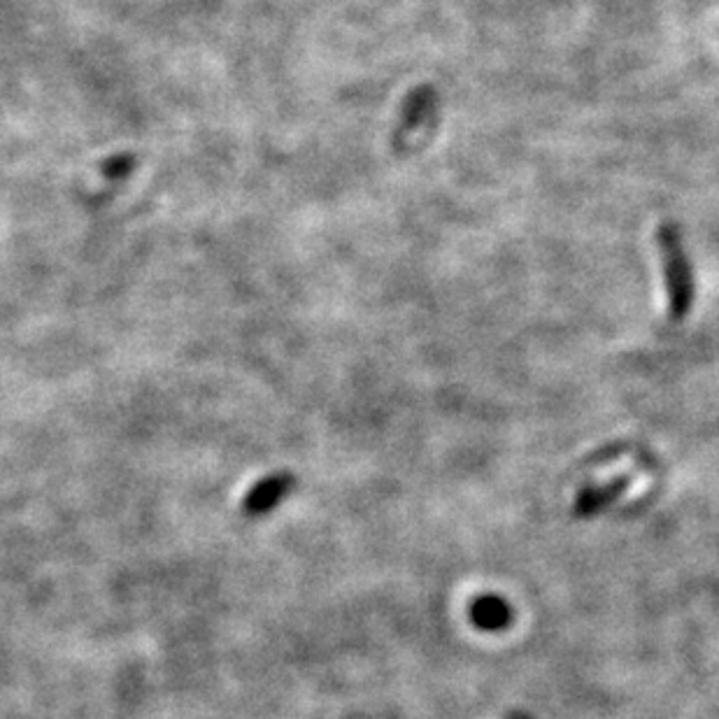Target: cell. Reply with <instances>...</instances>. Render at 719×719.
<instances>
[{"instance_id":"1","label":"cell","mask_w":719,"mask_h":719,"mask_svg":"<svg viewBox=\"0 0 719 719\" xmlns=\"http://www.w3.org/2000/svg\"><path fill=\"white\" fill-rule=\"evenodd\" d=\"M661 270H664V284L668 294V312L673 319H682L694 301V277L692 263L687 259L685 245L678 229L673 224H664L657 236Z\"/></svg>"},{"instance_id":"2","label":"cell","mask_w":719,"mask_h":719,"mask_svg":"<svg viewBox=\"0 0 719 719\" xmlns=\"http://www.w3.org/2000/svg\"><path fill=\"white\" fill-rule=\"evenodd\" d=\"M291 487H294V478H291V475H287V473L270 475V478L261 480L259 484H254L252 491L245 496L242 510H245V515H249V517H259V515H263V512L273 510L275 505L289 494Z\"/></svg>"},{"instance_id":"3","label":"cell","mask_w":719,"mask_h":719,"mask_svg":"<svg viewBox=\"0 0 719 719\" xmlns=\"http://www.w3.org/2000/svg\"><path fill=\"white\" fill-rule=\"evenodd\" d=\"M471 619L484 631H501L512 622V608L501 596H480L471 605Z\"/></svg>"},{"instance_id":"4","label":"cell","mask_w":719,"mask_h":719,"mask_svg":"<svg viewBox=\"0 0 719 719\" xmlns=\"http://www.w3.org/2000/svg\"><path fill=\"white\" fill-rule=\"evenodd\" d=\"M626 480H617L608 484V487H592V489H585L582 494L578 496V505H575V512L582 517L587 515H594V512L603 510L605 505H608L612 498H617L619 494H622L624 487H626Z\"/></svg>"}]
</instances>
